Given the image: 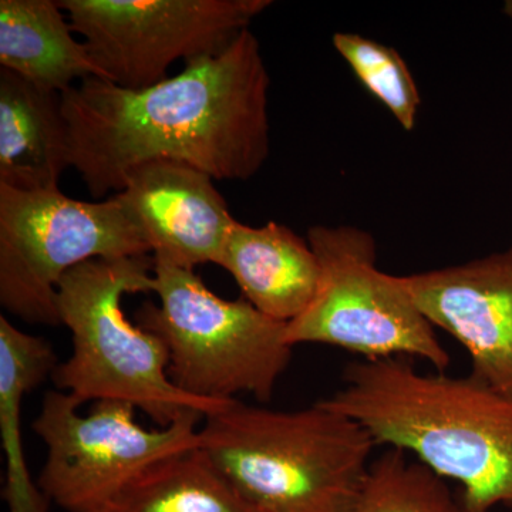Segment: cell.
Instances as JSON below:
<instances>
[{"label":"cell","instance_id":"cell-11","mask_svg":"<svg viewBox=\"0 0 512 512\" xmlns=\"http://www.w3.org/2000/svg\"><path fill=\"white\" fill-rule=\"evenodd\" d=\"M117 195L154 259L194 271L198 265H218L237 222L214 178L190 165H138Z\"/></svg>","mask_w":512,"mask_h":512},{"label":"cell","instance_id":"cell-15","mask_svg":"<svg viewBox=\"0 0 512 512\" xmlns=\"http://www.w3.org/2000/svg\"><path fill=\"white\" fill-rule=\"evenodd\" d=\"M59 360L49 340L16 328L0 316V431L6 456L3 498L10 512H47V500L30 480L22 444V402L26 394L52 379Z\"/></svg>","mask_w":512,"mask_h":512},{"label":"cell","instance_id":"cell-9","mask_svg":"<svg viewBox=\"0 0 512 512\" xmlns=\"http://www.w3.org/2000/svg\"><path fill=\"white\" fill-rule=\"evenodd\" d=\"M103 80L146 89L185 64L220 55L271 0H57Z\"/></svg>","mask_w":512,"mask_h":512},{"label":"cell","instance_id":"cell-5","mask_svg":"<svg viewBox=\"0 0 512 512\" xmlns=\"http://www.w3.org/2000/svg\"><path fill=\"white\" fill-rule=\"evenodd\" d=\"M158 305L144 303L138 325L163 340L175 386L195 399L227 403L241 394L268 403L291 365L286 325L245 301H227L194 269L154 259Z\"/></svg>","mask_w":512,"mask_h":512},{"label":"cell","instance_id":"cell-10","mask_svg":"<svg viewBox=\"0 0 512 512\" xmlns=\"http://www.w3.org/2000/svg\"><path fill=\"white\" fill-rule=\"evenodd\" d=\"M396 279L431 325L466 348L471 375L512 397V247Z\"/></svg>","mask_w":512,"mask_h":512},{"label":"cell","instance_id":"cell-14","mask_svg":"<svg viewBox=\"0 0 512 512\" xmlns=\"http://www.w3.org/2000/svg\"><path fill=\"white\" fill-rule=\"evenodd\" d=\"M55 0L0 2V66L23 80L63 94L90 77L103 79L84 42Z\"/></svg>","mask_w":512,"mask_h":512},{"label":"cell","instance_id":"cell-6","mask_svg":"<svg viewBox=\"0 0 512 512\" xmlns=\"http://www.w3.org/2000/svg\"><path fill=\"white\" fill-rule=\"evenodd\" d=\"M150 254L117 194L80 201L0 185V305L23 322L60 326L57 289L76 266Z\"/></svg>","mask_w":512,"mask_h":512},{"label":"cell","instance_id":"cell-1","mask_svg":"<svg viewBox=\"0 0 512 512\" xmlns=\"http://www.w3.org/2000/svg\"><path fill=\"white\" fill-rule=\"evenodd\" d=\"M271 77L247 29L217 56L146 89L90 77L62 94L72 168L94 200L123 190L138 165L171 161L214 180L247 181L271 154Z\"/></svg>","mask_w":512,"mask_h":512},{"label":"cell","instance_id":"cell-12","mask_svg":"<svg viewBox=\"0 0 512 512\" xmlns=\"http://www.w3.org/2000/svg\"><path fill=\"white\" fill-rule=\"evenodd\" d=\"M218 266L235 279L245 301L278 322L299 318L319 288L318 256L308 239L275 221L258 228L235 222Z\"/></svg>","mask_w":512,"mask_h":512},{"label":"cell","instance_id":"cell-7","mask_svg":"<svg viewBox=\"0 0 512 512\" xmlns=\"http://www.w3.org/2000/svg\"><path fill=\"white\" fill-rule=\"evenodd\" d=\"M320 281L309 308L286 325V342L335 346L366 360L409 357L437 372L450 355L396 276L377 268L376 239L352 225H313L306 235Z\"/></svg>","mask_w":512,"mask_h":512},{"label":"cell","instance_id":"cell-18","mask_svg":"<svg viewBox=\"0 0 512 512\" xmlns=\"http://www.w3.org/2000/svg\"><path fill=\"white\" fill-rule=\"evenodd\" d=\"M332 43L360 83L384 104L404 130L412 131L419 116L421 97L413 74L399 52L349 32L335 33Z\"/></svg>","mask_w":512,"mask_h":512},{"label":"cell","instance_id":"cell-17","mask_svg":"<svg viewBox=\"0 0 512 512\" xmlns=\"http://www.w3.org/2000/svg\"><path fill=\"white\" fill-rule=\"evenodd\" d=\"M352 512H461L444 478L389 447L372 461Z\"/></svg>","mask_w":512,"mask_h":512},{"label":"cell","instance_id":"cell-2","mask_svg":"<svg viewBox=\"0 0 512 512\" xmlns=\"http://www.w3.org/2000/svg\"><path fill=\"white\" fill-rule=\"evenodd\" d=\"M323 400L461 487V512L512 510V397L476 376L421 373L409 357L360 360Z\"/></svg>","mask_w":512,"mask_h":512},{"label":"cell","instance_id":"cell-16","mask_svg":"<svg viewBox=\"0 0 512 512\" xmlns=\"http://www.w3.org/2000/svg\"><path fill=\"white\" fill-rule=\"evenodd\" d=\"M99 512H255L200 446L160 458Z\"/></svg>","mask_w":512,"mask_h":512},{"label":"cell","instance_id":"cell-13","mask_svg":"<svg viewBox=\"0 0 512 512\" xmlns=\"http://www.w3.org/2000/svg\"><path fill=\"white\" fill-rule=\"evenodd\" d=\"M70 167L62 94L0 70V185L25 192L59 190Z\"/></svg>","mask_w":512,"mask_h":512},{"label":"cell","instance_id":"cell-8","mask_svg":"<svg viewBox=\"0 0 512 512\" xmlns=\"http://www.w3.org/2000/svg\"><path fill=\"white\" fill-rule=\"evenodd\" d=\"M82 406L72 394L50 390L32 424L46 446L37 485L64 511L99 512L160 458L200 446V413L147 429L133 404L100 400L87 414Z\"/></svg>","mask_w":512,"mask_h":512},{"label":"cell","instance_id":"cell-3","mask_svg":"<svg viewBox=\"0 0 512 512\" xmlns=\"http://www.w3.org/2000/svg\"><path fill=\"white\" fill-rule=\"evenodd\" d=\"M200 447L255 512H352L377 444L323 400L278 412L238 399L202 420Z\"/></svg>","mask_w":512,"mask_h":512},{"label":"cell","instance_id":"cell-4","mask_svg":"<svg viewBox=\"0 0 512 512\" xmlns=\"http://www.w3.org/2000/svg\"><path fill=\"white\" fill-rule=\"evenodd\" d=\"M153 272V256L141 255L93 259L63 276L57 309L60 325L72 335V355L57 365L52 380L82 404L120 400L167 427L188 413L210 416L229 402L181 392L168 373L163 340L127 318L124 296L153 292Z\"/></svg>","mask_w":512,"mask_h":512}]
</instances>
